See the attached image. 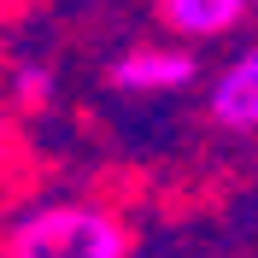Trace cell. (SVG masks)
Wrapping results in <instances>:
<instances>
[{
	"label": "cell",
	"instance_id": "obj_6",
	"mask_svg": "<svg viewBox=\"0 0 258 258\" xmlns=\"http://www.w3.org/2000/svg\"><path fill=\"white\" fill-rule=\"evenodd\" d=\"M6 164H12V135H6V123H0V176H6Z\"/></svg>",
	"mask_w": 258,
	"mask_h": 258
},
{
	"label": "cell",
	"instance_id": "obj_3",
	"mask_svg": "<svg viewBox=\"0 0 258 258\" xmlns=\"http://www.w3.org/2000/svg\"><path fill=\"white\" fill-rule=\"evenodd\" d=\"M194 77L188 53H164V47H135L112 64V82L129 88V94H153V88H182Z\"/></svg>",
	"mask_w": 258,
	"mask_h": 258
},
{
	"label": "cell",
	"instance_id": "obj_2",
	"mask_svg": "<svg viewBox=\"0 0 258 258\" xmlns=\"http://www.w3.org/2000/svg\"><path fill=\"white\" fill-rule=\"evenodd\" d=\"M211 117L223 129H258V47L229 64L211 88Z\"/></svg>",
	"mask_w": 258,
	"mask_h": 258
},
{
	"label": "cell",
	"instance_id": "obj_1",
	"mask_svg": "<svg viewBox=\"0 0 258 258\" xmlns=\"http://www.w3.org/2000/svg\"><path fill=\"white\" fill-rule=\"evenodd\" d=\"M129 229L117 223L106 206H41L12 229L6 258H123Z\"/></svg>",
	"mask_w": 258,
	"mask_h": 258
},
{
	"label": "cell",
	"instance_id": "obj_5",
	"mask_svg": "<svg viewBox=\"0 0 258 258\" xmlns=\"http://www.w3.org/2000/svg\"><path fill=\"white\" fill-rule=\"evenodd\" d=\"M18 100H24V106H41V100H47V71H30V64H24V71H18Z\"/></svg>",
	"mask_w": 258,
	"mask_h": 258
},
{
	"label": "cell",
	"instance_id": "obj_4",
	"mask_svg": "<svg viewBox=\"0 0 258 258\" xmlns=\"http://www.w3.org/2000/svg\"><path fill=\"white\" fill-rule=\"evenodd\" d=\"M159 12L176 35H223L241 24L246 0H159Z\"/></svg>",
	"mask_w": 258,
	"mask_h": 258
}]
</instances>
